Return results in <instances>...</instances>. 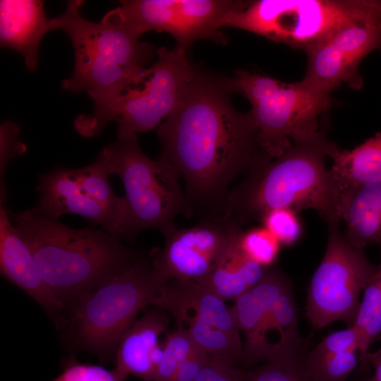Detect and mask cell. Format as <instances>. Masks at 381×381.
Returning a JSON list of instances; mask_svg holds the SVG:
<instances>
[{
    "label": "cell",
    "mask_w": 381,
    "mask_h": 381,
    "mask_svg": "<svg viewBox=\"0 0 381 381\" xmlns=\"http://www.w3.org/2000/svg\"><path fill=\"white\" fill-rule=\"evenodd\" d=\"M0 270L13 284L33 298L56 322H62L65 305L44 282L33 255L19 236L6 204L0 202Z\"/></svg>",
    "instance_id": "cell-15"
},
{
    "label": "cell",
    "mask_w": 381,
    "mask_h": 381,
    "mask_svg": "<svg viewBox=\"0 0 381 381\" xmlns=\"http://www.w3.org/2000/svg\"><path fill=\"white\" fill-rule=\"evenodd\" d=\"M330 171L341 193L381 183V132L351 150H337L330 157Z\"/></svg>",
    "instance_id": "cell-20"
},
{
    "label": "cell",
    "mask_w": 381,
    "mask_h": 381,
    "mask_svg": "<svg viewBox=\"0 0 381 381\" xmlns=\"http://www.w3.org/2000/svg\"><path fill=\"white\" fill-rule=\"evenodd\" d=\"M360 334L353 327L336 331L325 337L308 353L306 361H313L346 351H358Z\"/></svg>",
    "instance_id": "cell-29"
},
{
    "label": "cell",
    "mask_w": 381,
    "mask_h": 381,
    "mask_svg": "<svg viewBox=\"0 0 381 381\" xmlns=\"http://www.w3.org/2000/svg\"><path fill=\"white\" fill-rule=\"evenodd\" d=\"M155 63L145 69L142 84L120 96L109 107L100 125L116 121L118 131L147 132L160 125L175 108L185 86L200 69L177 47L156 50Z\"/></svg>",
    "instance_id": "cell-11"
},
{
    "label": "cell",
    "mask_w": 381,
    "mask_h": 381,
    "mask_svg": "<svg viewBox=\"0 0 381 381\" xmlns=\"http://www.w3.org/2000/svg\"><path fill=\"white\" fill-rule=\"evenodd\" d=\"M280 245L278 239L263 226L243 230L238 239L241 253L266 268L275 262Z\"/></svg>",
    "instance_id": "cell-25"
},
{
    "label": "cell",
    "mask_w": 381,
    "mask_h": 381,
    "mask_svg": "<svg viewBox=\"0 0 381 381\" xmlns=\"http://www.w3.org/2000/svg\"><path fill=\"white\" fill-rule=\"evenodd\" d=\"M260 222L285 246L294 244L301 235L302 229L296 212L289 209L271 210L262 217Z\"/></svg>",
    "instance_id": "cell-27"
},
{
    "label": "cell",
    "mask_w": 381,
    "mask_h": 381,
    "mask_svg": "<svg viewBox=\"0 0 381 381\" xmlns=\"http://www.w3.org/2000/svg\"><path fill=\"white\" fill-rule=\"evenodd\" d=\"M370 0H258L227 13L219 28L248 31L296 49L328 38L362 13Z\"/></svg>",
    "instance_id": "cell-8"
},
{
    "label": "cell",
    "mask_w": 381,
    "mask_h": 381,
    "mask_svg": "<svg viewBox=\"0 0 381 381\" xmlns=\"http://www.w3.org/2000/svg\"><path fill=\"white\" fill-rule=\"evenodd\" d=\"M208 356L200 348L197 349L181 365L172 381H194Z\"/></svg>",
    "instance_id": "cell-32"
},
{
    "label": "cell",
    "mask_w": 381,
    "mask_h": 381,
    "mask_svg": "<svg viewBox=\"0 0 381 381\" xmlns=\"http://www.w3.org/2000/svg\"><path fill=\"white\" fill-rule=\"evenodd\" d=\"M83 2L70 1L65 11L51 21L53 30L67 34L74 50L73 71L62 87L73 93L84 91L94 102L92 114L75 121L80 134L92 137L101 133V122L115 100L142 84L145 66L157 49L120 25L87 20L80 14Z\"/></svg>",
    "instance_id": "cell-4"
},
{
    "label": "cell",
    "mask_w": 381,
    "mask_h": 381,
    "mask_svg": "<svg viewBox=\"0 0 381 381\" xmlns=\"http://www.w3.org/2000/svg\"><path fill=\"white\" fill-rule=\"evenodd\" d=\"M159 307L208 355L243 363L241 329L225 301L200 281H169Z\"/></svg>",
    "instance_id": "cell-12"
},
{
    "label": "cell",
    "mask_w": 381,
    "mask_h": 381,
    "mask_svg": "<svg viewBox=\"0 0 381 381\" xmlns=\"http://www.w3.org/2000/svg\"><path fill=\"white\" fill-rule=\"evenodd\" d=\"M238 239L231 245L215 269L200 280L224 301L235 300L256 285L267 270L241 253Z\"/></svg>",
    "instance_id": "cell-21"
},
{
    "label": "cell",
    "mask_w": 381,
    "mask_h": 381,
    "mask_svg": "<svg viewBox=\"0 0 381 381\" xmlns=\"http://www.w3.org/2000/svg\"><path fill=\"white\" fill-rule=\"evenodd\" d=\"M365 381H375V380H373V378L371 377V378L367 379Z\"/></svg>",
    "instance_id": "cell-35"
},
{
    "label": "cell",
    "mask_w": 381,
    "mask_h": 381,
    "mask_svg": "<svg viewBox=\"0 0 381 381\" xmlns=\"http://www.w3.org/2000/svg\"><path fill=\"white\" fill-rule=\"evenodd\" d=\"M232 92L233 78L200 71L157 131L159 159L183 179L190 216L198 222L222 214L231 185L263 155L253 121L235 109Z\"/></svg>",
    "instance_id": "cell-1"
},
{
    "label": "cell",
    "mask_w": 381,
    "mask_h": 381,
    "mask_svg": "<svg viewBox=\"0 0 381 381\" xmlns=\"http://www.w3.org/2000/svg\"><path fill=\"white\" fill-rule=\"evenodd\" d=\"M109 176L97 159L84 167H57L40 174L36 207L56 219L66 214L80 215L94 226L122 238L126 202L114 194Z\"/></svg>",
    "instance_id": "cell-10"
},
{
    "label": "cell",
    "mask_w": 381,
    "mask_h": 381,
    "mask_svg": "<svg viewBox=\"0 0 381 381\" xmlns=\"http://www.w3.org/2000/svg\"><path fill=\"white\" fill-rule=\"evenodd\" d=\"M52 30L51 18L46 17L42 1L1 0V45L20 54L29 71L36 69L40 44Z\"/></svg>",
    "instance_id": "cell-17"
},
{
    "label": "cell",
    "mask_w": 381,
    "mask_h": 381,
    "mask_svg": "<svg viewBox=\"0 0 381 381\" xmlns=\"http://www.w3.org/2000/svg\"><path fill=\"white\" fill-rule=\"evenodd\" d=\"M340 217L346 223L344 234L353 246H380L381 253V183L364 185L341 193Z\"/></svg>",
    "instance_id": "cell-19"
},
{
    "label": "cell",
    "mask_w": 381,
    "mask_h": 381,
    "mask_svg": "<svg viewBox=\"0 0 381 381\" xmlns=\"http://www.w3.org/2000/svg\"><path fill=\"white\" fill-rule=\"evenodd\" d=\"M166 311L155 306L135 320L119 339L113 370L122 381L129 375L153 381L163 351L159 337L169 323Z\"/></svg>",
    "instance_id": "cell-16"
},
{
    "label": "cell",
    "mask_w": 381,
    "mask_h": 381,
    "mask_svg": "<svg viewBox=\"0 0 381 381\" xmlns=\"http://www.w3.org/2000/svg\"><path fill=\"white\" fill-rule=\"evenodd\" d=\"M194 381H244L241 370L222 358L210 356Z\"/></svg>",
    "instance_id": "cell-31"
},
{
    "label": "cell",
    "mask_w": 381,
    "mask_h": 381,
    "mask_svg": "<svg viewBox=\"0 0 381 381\" xmlns=\"http://www.w3.org/2000/svg\"><path fill=\"white\" fill-rule=\"evenodd\" d=\"M337 150L325 135L292 142L276 157L262 155L230 189L222 214L243 227L271 210L313 209L327 226L339 225L341 191L325 164Z\"/></svg>",
    "instance_id": "cell-2"
},
{
    "label": "cell",
    "mask_w": 381,
    "mask_h": 381,
    "mask_svg": "<svg viewBox=\"0 0 381 381\" xmlns=\"http://www.w3.org/2000/svg\"><path fill=\"white\" fill-rule=\"evenodd\" d=\"M53 381H122L116 373L102 366L77 361L68 363Z\"/></svg>",
    "instance_id": "cell-30"
},
{
    "label": "cell",
    "mask_w": 381,
    "mask_h": 381,
    "mask_svg": "<svg viewBox=\"0 0 381 381\" xmlns=\"http://www.w3.org/2000/svg\"><path fill=\"white\" fill-rule=\"evenodd\" d=\"M375 356L381 358V349L373 353Z\"/></svg>",
    "instance_id": "cell-34"
},
{
    "label": "cell",
    "mask_w": 381,
    "mask_h": 381,
    "mask_svg": "<svg viewBox=\"0 0 381 381\" xmlns=\"http://www.w3.org/2000/svg\"><path fill=\"white\" fill-rule=\"evenodd\" d=\"M242 231L236 222L224 214L189 228L174 226L163 234V246L150 257L169 281H200L215 269Z\"/></svg>",
    "instance_id": "cell-14"
},
{
    "label": "cell",
    "mask_w": 381,
    "mask_h": 381,
    "mask_svg": "<svg viewBox=\"0 0 381 381\" xmlns=\"http://www.w3.org/2000/svg\"><path fill=\"white\" fill-rule=\"evenodd\" d=\"M363 362L369 363L373 365L374 375L372 378L375 381H381V358L368 352Z\"/></svg>",
    "instance_id": "cell-33"
},
{
    "label": "cell",
    "mask_w": 381,
    "mask_h": 381,
    "mask_svg": "<svg viewBox=\"0 0 381 381\" xmlns=\"http://www.w3.org/2000/svg\"><path fill=\"white\" fill-rule=\"evenodd\" d=\"M241 373L244 381H314L304 373L298 356L267 362L260 366L241 370Z\"/></svg>",
    "instance_id": "cell-26"
},
{
    "label": "cell",
    "mask_w": 381,
    "mask_h": 381,
    "mask_svg": "<svg viewBox=\"0 0 381 381\" xmlns=\"http://www.w3.org/2000/svg\"><path fill=\"white\" fill-rule=\"evenodd\" d=\"M325 255L310 280L306 315L315 329L335 321L352 327L360 296L380 265L367 258L365 249L352 246L339 229L329 225Z\"/></svg>",
    "instance_id": "cell-9"
},
{
    "label": "cell",
    "mask_w": 381,
    "mask_h": 381,
    "mask_svg": "<svg viewBox=\"0 0 381 381\" xmlns=\"http://www.w3.org/2000/svg\"><path fill=\"white\" fill-rule=\"evenodd\" d=\"M169 280L150 257L132 266L97 289L80 296L71 307L68 334L82 350L102 361L114 360L118 342L148 305L159 306Z\"/></svg>",
    "instance_id": "cell-6"
},
{
    "label": "cell",
    "mask_w": 381,
    "mask_h": 381,
    "mask_svg": "<svg viewBox=\"0 0 381 381\" xmlns=\"http://www.w3.org/2000/svg\"><path fill=\"white\" fill-rule=\"evenodd\" d=\"M20 128L13 122L6 121L0 127V202L7 204L8 193L4 174L9 162L16 156L26 151V147L21 143Z\"/></svg>",
    "instance_id": "cell-28"
},
{
    "label": "cell",
    "mask_w": 381,
    "mask_h": 381,
    "mask_svg": "<svg viewBox=\"0 0 381 381\" xmlns=\"http://www.w3.org/2000/svg\"><path fill=\"white\" fill-rule=\"evenodd\" d=\"M353 326L360 334L358 353L360 360L363 361L370 345L381 334V265L364 289Z\"/></svg>",
    "instance_id": "cell-22"
},
{
    "label": "cell",
    "mask_w": 381,
    "mask_h": 381,
    "mask_svg": "<svg viewBox=\"0 0 381 381\" xmlns=\"http://www.w3.org/2000/svg\"><path fill=\"white\" fill-rule=\"evenodd\" d=\"M246 4L229 0H176V16L170 33L176 40V47L186 51L201 39L224 44L226 37L219 31L221 20L229 11L241 9Z\"/></svg>",
    "instance_id": "cell-18"
},
{
    "label": "cell",
    "mask_w": 381,
    "mask_h": 381,
    "mask_svg": "<svg viewBox=\"0 0 381 381\" xmlns=\"http://www.w3.org/2000/svg\"><path fill=\"white\" fill-rule=\"evenodd\" d=\"M11 220L31 251L46 285L65 306L112 279L143 255L96 226L69 227L37 207Z\"/></svg>",
    "instance_id": "cell-3"
},
{
    "label": "cell",
    "mask_w": 381,
    "mask_h": 381,
    "mask_svg": "<svg viewBox=\"0 0 381 381\" xmlns=\"http://www.w3.org/2000/svg\"><path fill=\"white\" fill-rule=\"evenodd\" d=\"M198 348L183 328L168 333L153 381H172L181 365Z\"/></svg>",
    "instance_id": "cell-23"
},
{
    "label": "cell",
    "mask_w": 381,
    "mask_h": 381,
    "mask_svg": "<svg viewBox=\"0 0 381 381\" xmlns=\"http://www.w3.org/2000/svg\"><path fill=\"white\" fill-rule=\"evenodd\" d=\"M374 51L381 52V0H370L362 13L306 50L303 80L329 94L341 84L360 90L364 81L358 66Z\"/></svg>",
    "instance_id": "cell-13"
},
{
    "label": "cell",
    "mask_w": 381,
    "mask_h": 381,
    "mask_svg": "<svg viewBox=\"0 0 381 381\" xmlns=\"http://www.w3.org/2000/svg\"><path fill=\"white\" fill-rule=\"evenodd\" d=\"M358 352L353 349L301 363L304 373L314 381H346L358 363Z\"/></svg>",
    "instance_id": "cell-24"
},
{
    "label": "cell",
    "mask_w": 381,
    "mask_h": 381,
    "mask_svg": "<svg viewBox=\"0 0 381 381\" xmlns=\"http://www.w3.org/2000/svg\"><path fill=\"white\" fill-rule=\"evenodd\" d=\"M96 159L109 175L121 179L125 188L123 240L133 241L147 229L164 234L176 226L179 215L191 217L181 175L170 164L145 155L136 133L117 131L116 140L106 145Z\"/></svg>",
    "instance_id": "cell-5"
},
{
    "label": "cell",
    "mask_w": 381,
    "mask_h": 381,
    "mask_svg": "<svg viewBox=\"0 0 381 381\" xmlns=\"http://www.w3.org/2000/svg\"><path fill=\"white\" fill-rule=\"evenodd\" d=\"M238 93L250 102L262 152L280 155L292 142L311 140L325 133L320 120L334 104L331 94L303 79L284 83L274 78L238 70L233 78Z\"/></svg>",
    "instance_id": "cell-7"
}]
</instances>
